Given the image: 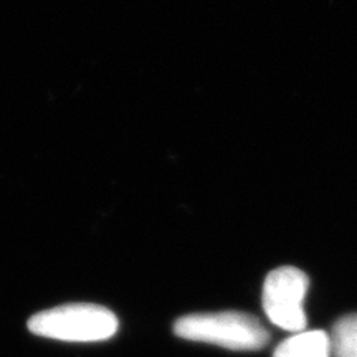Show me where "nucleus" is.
Returning a JSON list of instances; mask_svg holds the SVG:
<instances>
[{"label":"nucleus","instance_id":"nucleus-1","mask_svg":"<svg viewBox=\"0 0 357 357\" xmlns=\"http://www.w3.org/2000/svg\"><path fill=\"white\" fill-rule=\"evenodd\" d=\"M176 336L187 341L207 342L231 351H258L270 341V334L255 316L242 311L195 312L174 324Z\"/></svg>","mask_w":357,"mask_h":357},{"label":"nucleus","instance_id":"nucleus-2","mask_svg":"<svg viewBox=\"0 0 357 357\" xmlns=\"http://www.w3.org/2000/svg\"><path fill=\"white\" fill-rule=\"evenodd\" d=\"M35 336L66 342H98L113 337L118 331V318L100 305L73 303L37 312L29 321Z\"/></svg>","mask_w":357,"mask_h":357},{"label":"nucleus","instance_id":"nucleus-3","mask_svg":"<svg viewBox=\"0 0 357 357\" xmlns=\"http://www.w3.org/2000/svg\"><path fill=\"white\" fill-rule=\"evenodd\" d=\"M307 288L310 278L300 268L280 266L270 271L263 284V310L268 319L284 331H305L307 319L303 303Z\"/></svg>","mask_w":357,"mask_h":357},{"label":"nucleus","instance_id":"nucleus-4","mask_svg":"<svg viewBox=\"0 0 357 357\" xmlns=\"http://www.w3.org/2000/svg\"><path fill=\"white\" fill-rule=\"evenodd\" d=\"M331 339L324 331H301L284 339L273 357H331Z\"/></svg>","mask_w":357,"mask_h":357},{"label":"nucleus","instance_id":"nucleus-5","mask_svg":"<svg viewBox=\"0 0 357 357\" xmlns=\"http://www.w3.org/2000/svg\"><path fill=\"white\" fill-rule=\"evenodd\" d=\"M329 339L334 357H357V312L339 318Z\"/></svg>","mask_w":357,"mask_h":357}]
</instances>
